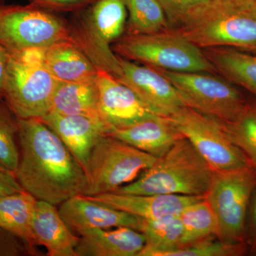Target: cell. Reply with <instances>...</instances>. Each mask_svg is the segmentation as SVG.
Returning a JSON list of instances; mask_svg holds the SVG:
<instances>
[{
  "instance_id": "cell-11",
  "label": "cell",
  "mask_w": 256,
  "mask_h": 256,
  "mask_svg": "<svg viewBox=\"0 0 256 256\" xmlns=\"http://www.w3.org/2000/svg\"><path fill=\"white\" fill-rule=\"evenodd\" d=\"M168 118L215 172L252 166L229 138L218 120L186 106Z\"/></svg>"
},
{
  "instance_id": "cell-10",
  "label": "cell",
  "mask_w": 256,
  "mask_h": 256,
  "mask_svg": "<svg viewBox=\"0 0 256 256\" xmlns=\"http://www.w3.org/2000/svg\"><path fill=\"white\" fill-rule=\"evenodd\" d=\"M156 70L174 86L184 106L222 122L235 119L248 101L234 84L213 74Z\"/></svg>"
},
{
  "instance_id": "cell-34",
  "label": "cell",
  "mask_w": 256,
  "mask_h": 256,
  "mask_svg": "<svg viewBox=\"0 0 256 256\" xmlns=\"http://www.w3.org/2000/svg\"><path fill=\"white\" fill-rule=\"evenodd\" d=\"M5 4V0H0V8ZM9 54L0 43V98H3L5 76L8 67Z\"/></svg>"
},
{
  "instance_id": "cell-20",
  "label": "cell",
  "mask_w": 256,
  "mask_h": 256,
  "mask_svg": "<svg viewBox=\"0 0 256 256\" xmlns=\"http://www.w3.org/2000/svg\"><path fill=\"white\" fill-rule=\"evenodd\" d=\"M45 65L60 82H94L98 72L92 60L70 40L58 42L46 48Z\"/></svg>"
},
{
  "instance_id": "cell-29",
  "label": "cell",
  "mask_w": 256,
  "mask_h": 256,
  "mask_svg": "<svg viewBox=\"0 0 256 256\" xmlns=\"http://www.w3.org/2000/svg\"><path fill=\"white\" fill-rule=\"evenodd\" d=\"M248 252L246 244H226L212 237L166 252L164 256H242Z\"/></svg>"
},
{
  "instance_id": "cell-30",
  "label": "cell",
  "mask_w": 256,
  "mask_h": 256,
  "mask_svg": "<svg viewBox=\"0 0 256 256\" xmlns=\"http://www.w3.org/2000/svg\"><path fill=\"white\" fill-rule=\"evenodd\" d=\"M206 0H158L169 22L170 28H174L185 16Z\"/></svg>"
},
{
  "instance_id": "cell-13",
  "label": "cell",
  "mask_w": 256,
  "mask_h": 256,
  "mask_svg": "<svg viewBox=\"0 0 256 256\" xmlns=\"http://www.w3.org/2000/svg\"><path fill=\"white\" fill-rule=\"evenodd\" d=\"M96 82L101 116L110 128L127 127L158 116L132 89L111 74L98 70Z\"/></svg>"
},
{
  "instance_id": "cell-25",
  "label": "cell",
  "mask_w": 256,
  "mask_h": 256,
  "mask_svg": "<svg viewBox=\"0 0 256 256\" xmlns=\"http://www.w3.org/2000/svg\"><path fill=\"white\" fill-rule=\"evenodd\" d=\"M180 217L183 229L180 248L212 237L218 238L216 218L205 197L186 206Z\"/></svg>"
},
{
  "instance_id": "cell-21",
  "label": "cell",
  "mask_w": 256,
  "mask_h": 256,
  "mask_svg": "<svg viewBox=\"0 0 256 256\" xmlns=\"http://www.w3.org/2000/svg\"><path fill=\"white\" fill-rule=\"evenodd\" d=\"M216 73L256 97V53L230 48H202Z\"/></svg>"
},
{
  "instance_id": "cell-3",
  "label": "cell",
  "mask_w": 256,
  "mask_h": 256,
  "mask_svg": "<svg viewBox=\"0 0 256 256\" xmlns=\"http://www.w3.org/2000/svg\"><path fill=\"white\" fill-rule=\"evenodd\" d=\"M173 30L201 48L230 47L256 53V18L225 0H206Z\"/></svg>"
},
{
  "instance_id": "cell-9",
  "label": "cell",
  "mask_w": 256,
  "mask_h": 256,
  "mask_svg": "<svg viewBox=\"0 0 256 256\" xmlns=\"http://www.w3.org/2000/svg\"><path fill=\"white\" fill-rule=\"evenodd\" d=\"M256 186V170L252 166L214 172L205 200L216 218L218 238L222 242L246 244L248 210Z\"/></svg>"
},
{
  "instance_id": "cell-15",
  "label": "cell",
  "mask_w": 256,
  "mask_h": 256,
  "mask_svg": "<svg viewBox=\"0 0 256 256\" xmlns=\"http://www.w3.org/2000/svg\"><path fill=\"white\" fill-rule=\"evenodd\" d=\"M58 212L70 230H75L77 233L86 228L121 226L140 232L142 226V218L106 206L82 194L72 197L60 204Z\"/></svg>"
},
{
  "instance_id": "cell-32",
  "label": "cell",
  "mask_w": 256,
  "mask_h": 256,
  "mask_svg": "<svg viewBox=\"0 0 256 256\" xmlns=\"http://www.w3.org/2000/svg\"><path fill=\"white\" fill-rule=\"evenodd\" d=\"M246 244L249 254L256 256V186L252 192L246 222Z\"/></svg>"
},
{
  "instance_id": "cell-26",
  "label": "cell",
  "mask_w": 256,
  "mask_h": 256,
  "mask_svg": "<svg viewBox=\"0 0 256 256\" xmlns=\"http://www.w3.org/2000/svg\"><path fill=\"white\" fill-rule=\"evenodd\" d=\"M128 13L124 34H150L170 30V24L158 0H124Z\"/></svg>"
},
{
  "instance_id": "cell-2",
  "label": "cell",
  "mask_w": 256,
  "mask_h": 256,
  "mask_svg": "<svg viewBox=\"0 0 256 256\" xmlns=\"http://www.w3.org/2000/svg\"><path fill=\"white\" fill-rule=\"evenodd\" d=\"M214 172L184 137L136 180L114 192L124 194L205 196Z\"/></svg>"
},
{
  "instance_id": "cell-7",
  "label": "cell",
  "mask_w": 256,
  "mask_h": 256,
  "mask_svg": "<svg viewBox=\"0 0 256 256\" xmlns=\"http://www.w3.org/2000/svg\"><path fill=\"white\" fill-rule=\"evenodd\" d=\"M158 158L106 134L90 153L85 173L87 185L84 196L111 193L134 181Z\"/></svg>"
},
{
  "instance_id": "cell-1",
  "label": "cell",
  "mask_w": 256,
  "mask_h": 256,
  "mask_svg": "<svg viewBox=\"0 0 256 256\" xmlns=\"http://www.w3.org/2000/svg\"><path fill=\"white\" fill-rule=\"evenodd\" d=\"M18 141L20 160L15 175L24 190L55 206L84 194L85 172L41 118H18Z\"/></svg>"
},
{
  "instance_id": "cell-5",
  "label": "cell",
  "mask_w": 256,
  "mask_h": 256,
  "mask_svg": "<svg viewBox=\"0 0 256 256\" xmlns=\"http://www.w3.org/2000/svg\"><path fill=\"white\" fill-rule=\"evenodd\" d=\"M112 48L120 58L152 68L182 73H216L202 48L173 28L150 34H124Z\"/></svg>"
},
{
  "instance_id": "cell-12",
  "label": "cell",
  "mask_w": 256,
  "mask_h": 256,
  "mask_svg": "<svg viewBox=\"0 0 256 256\" xmlns=\"http://www.w3.org/2000/svg\"><path fill=\"white\" fill-rule=\"evenodd\" d=\"M119 58L121 74L116 78L132 89L154 114L168 118L184 106L174 86L159 70Z\"/></svg>"
},
{
  "instance_id": "cell-27",
  "label": "cell",
  "mask_w": 256,
  "mask_h": 256,
  "mask_svg": "<svg viewBox=\"0 0 256 256\" xmlns=\"http://www.w3.org/2000/svg\"><path fill=\"white\" fill-rule=\"evenodd\" d=\"M222 124L229 138L256 170V102L248 101L235 119Z\"/></svg>"
},
{
  "instance_id": "cell-33",
  "label": "cell",
  "mask_w": 256,
  "mask_h": 256,
  "mask_svg": "<svg viewBox=\"0 0 256 256\" xmlns=\"http://www.w3.org/2000/svg\"><path fill=\"white\" fill-rule=\"evenodd\" d=\"M24 191L15 173L0 166V196Z\"/></svg>"
},
{
  "instance_id": "cell-8",
  "label": "cell",
  "mask_w": 256,
  "mask_h": 256,
  "mask_svg": "<svg viewBox=\"0 0 256 256\" xmlns=\"http://www.w3.org/2000/svg\"><path fill=\"white\" fill-rule=\"evenodd\" d=\"M70 40L68 21L58 13L26 5L0 8V43L8 54L28 48H46Z\"/></svg>"
},
{
  "instance_id": "cell-22",
  "label": "cell",
  "mask_w": 256,
  "mask_h": 256,
  "mask_svg": "<svg viewBox=\"0 0 256 256\" xmlns=\"http://www.w3.org/2000/svg\"><path fill=\"white\" fill-rule=\"evenodd\" d=\"M36 198L25 191L0 196V228L22 239L32 256H38L32 229V218Z\"/></svg>"
},
{
  "instance_id": "cell-35",
  "label": "cell",
  "mask_w": 256,
  "mask_h": 256,
  "mask_svg": "<svg viewBox=\"0 0 256 256\" xmlns=\"http://www.w3.org/2000/svg\"><path fill=\"white\" fill-rule=\"evenodd\" d=\"M232 6L240 10H247L256 0H225Z\"/></svg>"
},
{
  "instance_id": "cell-24",
  "label": "cell",
  "mask_w": 256,
  "mask_h": 256,
  "mask_svg": "<svg viewBox=\"0 0 256 256\" xmlns=\"http://www.w3.org/2000/svg\"><path fill=\"white\" fill-rule=\"evenodd\" d=\"M140 232L146 238V246L139 256H164L181 246L183 229L180 214L142 220Z\"/></svg>"
},
{
  "instance_id": "cell-31",
  "label": "cell",
  "mask_w": 256,
  "mask_h": 256,
  "mask_svg": "<svg viewBox=\"0 0 256 256\" xmlns=\"http://www.w3.org/2000/svg\"><path fill=\"white\" fill-rule=\"evenodd\" d=\"M96 0H28V3L53 12L63 13L80 11Z\"/></svg>"
},
{
  "instance_id": "cell-19",
  "label": "cell",
  "mask_w": 256,
  "mask_h": 256,
  "mask_svg": "<svg viewBox=\"0 0 256 256\" xmlns=\"http://www.w3.org/2000/svg\"><path fill=\"white\" fill-rule=\"evenodd\" d=\"M32 229L37 245L43 246L48 256H78L76 247L79 237L74 235L55 205L36 200Z\"/></svg>"
},
{
  "instance_id": "cell-16",
  "label": "cell",
  "mask_w": 256,
  "mask_h": 256,
  "mask_svg": "<svg viewBox=\"0 0 256 256\" xmlns=\"http://www.w3.org/2000/svg\"><path fill=\"white\" fill-rule=\"evenodd\" d=\"M86 196L144 220L180 214L188 205L205 197L178 194H124L114 192Z\"/></svg>"
},
{
  "instance_id": "cell-18",
  "label": "cell",
  "mask_w": 256,
  "mask_h": 256,
  "mask_svg": "<svg viewBox=\"0 0 256 256\" xmlns=\"http://www.w3.org/2000/svg\"><path fill=\"white\" fill-rule=\"evenodd\" d=\"M78 234V256H139L146 246L143 234L129 227L90 228Z\"/></svg>"
},
{
  "instance_id": "cell-6",
  "label": "cell",
  "mask_w": 256,
  "mask_h": 256,
  "mask_svg": "<svg viewBox=\"0 0 256 256\" xmlns=\"http://www.w3.org/2000/svg\"><path fill=\"white\" fill-rule=\"evenodd\" d=\"M45 50L9 54L3 98L18 118H42L50 111L60 82L45 65Z\"/></svg>"
},
{
  "instance_id": "cell-23",
  "label": "cell",
  "mask_w": 256,
  "mask_h": 256,
  "mask_svg": "<svg viewBox=\"0 0 256 256\" xmlns=\"http://www.w3.org/2000/svg\"><path fill=\"white\" fill-rule=\"evenodd\" d=\"M48 112L66 116L80 114L104 120L99 107L96 80L84 82H58Z\"/></svg>"
},
{
  "instance_id": "cell-36",
  "label": "cell",
  "mask_w": 256,
  "mask_h": 256,
  "mask_svg": "<svg viewBox=\"0 0 256 256\" xmlns=\"http://www.w3.org/2000/svg\"><path fill=\"white\" fill-rule=\"evenodd\" d=\"M246 10L249 14H252V16H254V18H256V1L255 2L252 3V4Z\"/></svg>"
},
{
  "instance_id": "cell-28",
  "label": "cell",
  "mask_w": 256,
  "mask_h": 256,
  "mask_svg": "<svg viewBox=\"0 0 256 256\" xmlns=\"http://www.w3.org/2000/svg\"><path fill=\"white\" fill-rule=\"evenodd\" d=\"M18 118L0 98V166L16 172L20 160Z\"/></svg>"
},
{
  "instance_id": "cell-17",
  "label": "cell",
  "mask_w": 256,
  "mask_h": 256,
  "mask_svg": "<svg viewBox=\"0 0 256 256\" xmlns=\"http://www.w3.org/2000/svg\"><path fill=\"white\" fill-rule=\"evenodd\" d=\"M156 158L184 138L168 118L156 116L124 128H110L108 134Z\"/></svg>"
},
{
  "instance_id": "cell-4",
  "label": "cell",
  "mask_w": 256,
  "mask_h": 256,
  "mask_svg": "<svg viewBox=\"0 0 256 256\" xmlns=\"http://www.w3.org/2000/svg\"><path fill=\"white\" fill-rule=\"evenodd\" d=\"M72 14L68 22L70 41L98 70L118 78L121 74L120 62L111 45L126 32L128 13L124 0H96Z\"/></svg>"
},
{
  "instance_id": "cell-14",
  "label": "cell",
  "mask_w": 256,
  "mask_h": 256,
  "mask_svg": "<svg viewBox=\"0 0 256 256\" xmlns=\"http://www.w3.org/2000/svg\"><path fill=\"white\" fill-rule=\"evenodd\" d=\"M42 120L62 140L84 172L96 143L110 129L104 120L48 112Z\"/></svg>"
}]
</instances>
